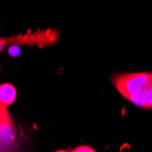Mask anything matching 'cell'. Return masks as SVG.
Here are the masks:
<instances>
[{
  "label": "cell",
  "instance_id": "6da1fadb",
  "mask_svg": "<svg viewBox=\"0 0 152 152\" xmlns=\"http://www.w3.org/2000/svg\"><path fill=\"white\" fill-rule=\"evenodd\" d=\"M113 85L133 105L147 108V95L152 83V73H123L113 77Z\"/></svg>",
  "mask_w": 152,
  "mask_h": 152
},
{
  "label": "cell",
  "instance_id": "7a4b0ae2",
  "mask_svg": "<svg viewBox=\"0 0 152 152\" xmlns=\"http://www.w3.org/2000/svg\"><path fill=\"white\" fill-rule=\"evenodd\" d=\"M0 149L1 152H14L17 148V133L7 107L0 105Z\"/></svg>",
  "mask_w": 152,
  "mask_h": 152
},
{
  "label": "cell",
  "instance_id": "3957f363",
  "mask_svg": "<svg viewBox=\"0 0 152 152\" xmlns=\"http://www.w3.org/2000/svg\"><path fill=\"white\" fill-rule=\"evenodd\" d=\"M17 98V91L13 85L4 83L0 86V105L8 107L14 103Z\"/></svg>",
  "mask_w": 152,
  "mask_h": 152
},
{
  "label": "cell",
  "instance_id": "277c9868",
  "mask_svg": "<svg viewBox=\"0 0 152 152\" xmlns=\"http://www.w3.org/2000/svg\"><path fill=\"white\" fill-rule=\"evenodd\" d=\"M70 152H96L93 148L87 146V145H81L75 148H73Z\"/></svg>",
  "mask_w": 152,
  "mask_h": 152
},
{
  "label": "cell",
  "instance_id": "5b68a950",
  "mask_svg": "<svg viewBox=\"0 0 152 152\" xmlns=\"http://www.w3.org/2000/svg\"><path fill=\"white\" fill-rule=\"evenodd\" d=\"M147 108H152V83L147 95Z\"/></svg>",
  "mask_w": 152,
  "mask_h": 152
},
{
  "label": "cell",
  "instance_id": "8992f818",
  "mask_svg": "<svg viewBox=\"0 0 152 152\" xmlns=\"http://www.w3.org/2000/svg\"><path fill=\"white\" fill-rule=\"evenodd\" d=\"M8 52H9V54L11 55V56L17 57V56H18L19 53H20V48L18 47H17V46H13V47H11L9 48Z\"/></svg>",
  "mask_w": 152,
  "mask_h": 152
},
{
  "label": "cell",
  "instance_id": "52a82bcc",
  "mask_svg": "<svg viewBox=\"0 0 152 152\" xmlns=\"http://www.w3.org/2000/svg\"><path fill=\"white\" fill-rule=\"evenodd\" d=\"M54 152H67V151L64 150V149H58V150H56V151H54Z\"/></svg>",
  "mask_w": 152,
  "mask_h": 152
}]
</instances>
